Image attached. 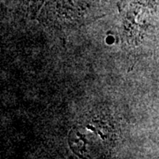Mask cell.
<instances>
[{
	"mask_svg": "<svg viewBox=\"0 0 159 159\" xmlns=\"http://www.w3.org/2000/svg\"><path fill=\"white\" fill-rule=\"evenodd\" d=\"M116 134L108 122L89 119L74 126L68 136L70 148L80 157L99 158L111 154Z\"/></svg>",
	"mask_w": 159,
	"mask_h": 159,
	"instance_id": "1",
	"label": "cell"
}]
</instances>
